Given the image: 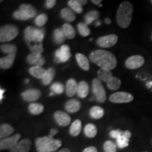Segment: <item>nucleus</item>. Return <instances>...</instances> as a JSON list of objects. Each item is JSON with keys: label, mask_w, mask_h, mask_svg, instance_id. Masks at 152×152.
<instances>
[{"label": "nucleus", "mask_w": 152, "mask_h": 152, "mask_svg": "<svg viewBox=\"0 0 152 152\" xmlns=\"http://www.w3.org/2000/svg\"><path fill=\"white\" fill-rule=\"evenodd\" d=\"M118 40V37L116 35H109L102 36L96 39V45L102 48H110L113 47Z\"/></svg>", "instance_id": "9d476101"}, {"label": "nucleus", "mask_w": 152, "mask_h": 152, "mask_svg": "<svg viewBox=\"0 0 152 152\" xmlns=\"http://www.w3.org/2000/svg\"><path fill=\"white\" fill-rule=\"evenodd\" d=\"M58 131L56 128H52L50 130V131H49V135L54 137V136L56 135L57 133H58Z\"/></svg>", "instance_id": "49530a36"}, {"label": "nucleus", "mask_w": 152, "mask_h": 152, "mask_svg": "<svg viewBox=\"0 0 152 152\" xmlns=\"http://www.w3.org/2000/svg\"><path fill=\"white\" fill-rule=\"evenodd\" d=\"M82 130V122L80 120L77 119L71 123L69 129L70 134L73 137H77L79 135Z\"/></svg>", "instance_id": "bb28decb"}, {"label": "nucleus", "mask_w": 152, "mask_h": 152, "mask_svg": "<svg viewBox=\"0 0 152 152\" xmlns=\"http://www.w3.org/2000/svg\"><path fill=\"white\" fill-rule=\"evenodd\" d=\"M75 59L77 64H78L79 67L83 69V71H87L90 70V59L85 56V54H81V53H77L75 54Z\"/></svg>", "instance_id": "a211bd4d"}, {"label": "nucleus", "mask_w": 152, "mask_h": 152, "mask_svg": "<svg viewBox=\"0 0 152 152\" xmlns=\"http://www.w3.org/2000/svg\"><path fill=\"white\" fill-rule=\"evenodd\" d=\"M83 152H98V150L94 146H90V147L85 148Z\"/></svg>", "instance_id": "a18cd8bd"}, {"label": "nucleus", "mask_w": 152, "mask_h": 152, "mask_svg": "<svg viewBox=\"0 0 152 152\" xmlns=\"http://www.w3.org/2000/svg\"><path fill=\"white\" fill-rule=\"evenodd\" d=\"M78 2L82 6H83V5L86 4L87 3V0H78Z\"/></svg>", "instance_id": "3c124183"}, {"label": "nucleus", "mask_w": 152, "mask_h": 152, "mask_svg": "<svg viewBox=\"0 0 152 152\" xmlns=\"http://www.w3.org/2000/svg\"><path fill=\"white\" fill-rule=\"evenodd\" d=\"M121 85V81L116 77H112L109 81L106 83V86L109 90L112 91H116L118 90Z\"/></svg>", "instance_id": "f704fd0d"}, {"label": "nucleus", "mask_w": 152, "mask_h": 152, "mask_svg": "<svg viewBox=\"0 0 152 152\" xmlns=\"http://www.w3.org/2000/svg\"><path fill=\"white\" fill-rule=\"evenodd\" d=\"M44 110H45V107L40 103H36V102L30 103L29 106H28V111L32 115H37L42 113Z\"/></svg>", "instance_id": "cd10ccee"}, {"label": "nucleus", "mask_w": 152, "mask_h": 152, "mask_svg": "<svg viewBox=\"0 0 152 152\" xmlns=\"http://www.w3.org/2000/svg\"><path fill=\"white\" fill-rule=\"evenodd\" d=\"M55 75H56V71L54 68L51 67L49 69H47L46 75H45V77L42 80V84L44 85H48L50 83H52L55 77Z\"/></svg>", "instance_id": "473e14b6"}, {"label": "nucleus", "mask_w": 152, "mask_h": 152, "mask_svg": "<svg viewBox=\"0 0 152 152\" xmlns=\"http://www.w3.org/2000/svg\"><path fill=\"white\" fill-rule=\"evenodd\" d=\"M62 142L51 135L39 137L35 140L37 152H56L61 147Z\"/></svg>", "instance_id": "f03ea898"}, {"label": "nucleus", "mask_w": 152, "mask_h": 152, "mask_svg": "<svg viewBox=\"0 0 152 152\" xmlns=\"http://www.w3.org/2000/svg\"><path fill=\"white\" fill-rule=\"evenodd\" d=\"M56 152H71V150H70L69 149H68V148H64V149L58 150V151Z\"/></svg>", "instance_id": "09e8293b"}, {"label": "nucleus", "mask_w": 152, "mask_h": 152, "mask_svg": "<svg viewBox=\"0 0 152 152\" xmlns=\"http://www.w3.org/2000/svg\"><path fill=\"white\" fill-rule=\"evenodd\" d=\"M92 90L97 102L104 103L106 99V92L102 82L97 77L93 79L92 83Z\"/></svg>", "instance_id": "423d86ee"}, {"label": "nucleus", "mask_w": 152, "mask_h": 152, "mask_svg": "<svg viewBox=\"0 0 152 152\" xmlns=\"http://www.w3.org/2000/svg\"><path fill=\"white\" fill-rule=\"evenodd\" d=\"M56 2L57 1L56 0H47V1H45V7H46L47 9H51L56 5Z\"/></svg>", "instance_id": "c03bdc74"}, {"label": "nucleus", "mask_w": 152, "mask_h": 152, "mask_svg": "<svg viewBox=\"0 0 152 152\" xmlns=\"http://www.w3.org/2000/svg\"><path fill=\"white\" fill-rule=\"evenodd\" d=\"M31 53H35V54H42L44 52L43 44L42 43H37L34 44L33 45L29 46Z\"/></svg>", "instance_id": "79ce46f5"}, {"label": "nucleus", "mask_w": 152, "mask_h": 152, "mask_svg": "<svg viewBox=\"0 0 152 152\" xmlns=\"http://www.w3.org/2000/svg\"><path fill=\"white\" fill-rule=\"evenodd\" d=\"M13 16H14V18H16V20H28L30 19L27 16H26V15H25L19 9H18V10L14 11V14H13Z\"/></svg>", "instance_id": "37998d69"}, {"label": "nucleus", "mask_w": 152, "mask_h": 152, "mask_svg": "<svg viewBox=\"0 0 152 152\" xmlns=\"http://www.w3.org/2000/svg\"><path fill=\"white\" fill-rule=\"evenodd\" d=\"M78 83L74 78H70L66 82V93L68 97H72L75 94H77Z\"/></svg>", "instance_id": "6ab92c4d"}, {"label": "nucleus", "mask_w": 152, "mask_h": 152, "mask_svg": "<svg viewBox=\"0 0 152 152\" xmlns=\"http://www.w3.org/2000/svg\"><path fill=\"white\" fill-rule=\"evenodd\" d=\"M104 21H105V23L107 25H109V24H111V18H105V20H104Z\"/></svg>", "instance_id": "603ef678"}, {"label": "nucleus", "mask_w": 152, "mask_h": 152, "mask_svg": "<svg viewBox=\"0 0 152 152\" xmlns=\"http://www.w3.org/2000/svg\"><path fill=\"white\" fill-rule=\"evenodd\" d=\"M60 16L64 20L68 23L73 22L76 19L75 12L69 7H64L60 11Z\"/></svg>", "instance_id": "aec40b11"}, {"label": "nucleus", "mask_w": 152, "mask_h": 152, "mask_svg": "<svg viewBox=\"0 0 152 152\" xmlns=\"http://www.w3.org/2000/svg\"><path fill=\"white\" fill-rule=\"evenodd\" d=\"M19 9L30 19L37 16V9L33 5L29 4H23L20 6Z\"/></svg>", "instance_id": "4be33fe9"}, {"label": "nucleus", "mask_w": 152, "mask_h": 152, "mask_svg": "<svg viewBox=\"0 0 152 152\" xmlns=\"http://www.w3.org/2000/svg\"><path fill=\"white\" fill-rule=\"evenodd\" d=\"M66 35L62 28H56L53 32V40L57 45L62 44L66 40Z\"/></svg>", "instance_id": "a878e982"}, {"label": "nucleus", "mask_w": 152, "mask_h": 152, "mask_svg": "<svg viewBox=\"0 0 152 152\" xmlns=\"http://www.w3.org/2000/svg\"><path fill=\"white\" fill-rule=\"evenodd\" d=\"M16 53L7 54V56L0 58V68L1 69L7 70L12 67L13 64L15 61Z\"/></svg>", "instance_id": "f3484780"}, {"label": "nucleus", "mask_w": 152, "mask_h": 152, "mask_svg": "<svg viewBox=\"0 0 152 152\" xmlns=\"http://www.w3.org/2000/svg\"><path fill=\"white\" fill-rule=\"evenodd\" d=\"M71 57V48L67 45H63L55 52L54 62L56 64L65 63Z\"/></svg>", "instance_id": "0eeeda50"}, {"label": "nucleus", "mask_w": 152, "mask_h": 152, "mask_svg": "<svg viewBox=\"0 0 152 152\" xmlns=\"http://www.w3.org/2000/svg\"><path fill=\"white\" fill-rule=\"evenodd\" d=\"M69 8H71L73 11L77 14H82L83 11V6L78 2V0H69L68 1Z\"/></svg>", "instance_id": "4c0bfd02"}, {"label": "nucleus", "mask_w": 152, "mask_h": 152, "mask_svg": "<svg viewBox=\"0 0 152 152\" xmlns=\"http://www.w3.org/2000/svg\"><path fill=\"white\" fill-rule=\"evenodd\" d=\"M112 77H113V74L111 71H109V70L100 68L97 72V78L101 82L107 83Z\"/></svg>", "instance_id": "c756f323"}, {"label": "nucleus", "mask_w": 152, "mask_h": 152, "mask_svg": "<svg viewBox=\"0 0 152 152\" xmlns=\"http://www.w3.org/2000/svg\"><path fill=\"white\" fill-rule=\"evenodd\" d=\"M89 59L93 64L99 66L100 68L111 71L116 67L117 58L113 53L104 49H96L92 52Z\"/></svg>", "instance_id": "f257e3e1"}, {"label": "nucleus", "mask_w": 152, "mask_h": 152, "mask_svg": "<svg viewBox=\"0 0 152 152\" xmlns=\"http://www.w3.org/2000/svg\"><path fill=\"white\" fill-rule=\"evenodd\" d=\"M48 20V16L46 14H40L37 15L35 19V23L37 27L42 28L47 23Z\"/></svg>", "instance_id": "ea45409f"}, {"label": "nucleus", "mask_w": 152, "mask_h": 152, "mask_svg": "<svg viewBox=\"0 0 152 152\" xmlns=\"http://www.w3.org/2000/svg\"><path fill=\"white\" fill-rule=\"evenodd\" d=\"M18 28L12 24H6L0 28V42H8L12 41L18 35Z\"/></svg>", "instance_id": "39448f33"}, {"label": "nucleus", "mask_w": 152, "mask_h": 152, "mask_svg": "<svg viewBox=\"0 0 152 152\" xmlns=\"http://www.w3.org/2000/svg\"><path fill=\"white\" fill-rule=\"evenodd\" d=\"M4 92H5L4 89L1 88V90H0V99H1V101L2 100V99L4 98Z\"/></svg>", "instance_id": "de8ad7c7"}, {"label": "nucleus", "mask_w": 152, "mask_h": 152, "mask_svg": "<svg viewBox=\"0 0 152 152\" xmlns=\"http://www.w3.org/2000/svg\"><path fill=\"white\" fill-rule=\"evenodd\" d=\"M104 150L105 152H117V145L111 140H107L104 144Z\"/></svg>", "instance_id": "a19ab883"}, {"label": "nucleus", "mask_w": 152, "mask_h": 152, "mask_svg": "<svg viewBox=\"0 0 152 152\" xmlns=\"http://www.w3.org/2000/svg\"><path fill=\"white\" fill-rule=\"evenodd\" d=\"M54 118L56 123L61 127H66L71 123V118L66 112L56 111L54 113Z\"/></svg>", "instance_id": "ddd939ff"}, {"label": "nucleus", "mask_w": 152, "mask_h": 152, "mask_svg": "<svg viewBox=\"0 0 152 152\" xmlns=\"http://www.w3.org/2000/svg\"><path fill=\"white\" fill-rule=\"evenodd\" d=\"M145 60L141 55H133L125 61V66L129 69H137L142 67L144 64Z\"/></svg>", "instance_id": "9b49d317"}, {"label": "nucleus", "mask_w": 152, "mask_h": 152, "mask_svg": "<svg viewBox=\"0 0 152 152\" xmlns=\"http://www.w3.org/2000/svg\"><path fill=\"white\" fill-rule=\"evenodd\" d=\"M151 40H152V34H151Z\"/></svg>", "instance_id": "13d9d810"}, {"label": "nucleus", "mask_w": 152, "mask_h": 152, "mask_svg": "<svg viewBox=\"0 0 152 152\" xmlns=\"http://www.w3.org/2000/svg\"><path fill=\"white\" fill-rule=\"evenodd\" d=\"M89 92H90V86L88 83L85 80L80 82L77 87V96L81 99H85L87 96Z\"/></svg>", "instance_id": "b1692460"}, {"label": "nucleus", "mask_w": 152, "mask_h": 152, "mask_svg": "<svg viewBox=\"0 0 152 152\" xmlns=\"http://www.w3.org/2000/svg\"><path fill=\"white\" fill-rule=\"evenodd\" d=\"M47 71L41 66H31L29 68V73L35 78L42 80L46 75Z\"/></svg>", "instance_id": "5701e85b"}, {"label": "nucleus", "mask_w": 152, "mask_h": 152, "mask_svg": "<svg viewBox=\"0 0 152 152\" xmlns=\"http://www.w3.org/2000/svg\"><path fill=\"white\" fill-rule=\"evenodd\" d=\"M26 61L28 64L33 66H42L45 65L46 61L45 58L40 54H35V53H30L26 58Z\"/></svg>", "instance_id": "2eb2a0df"}, {"label": "nucleus", "mask_w": 152, "mask_h": 152, "mask_svg": "<svg viewBox=\"0 0 152 152\" xmlns=\"http://www.w3.org/2000/svg\"><path fill=\"white\" fill-rule=\"evenodd\" d=\"M102 0H92V2L96 5H99V4H100V3L102 2Z\"/></svg>", "instance_id": "8fccbe9b"}, {"label": "nucleus", "mask_w": 152, "mask_h": 152, "mask_svg": "<svg viewBox=\"0 0 152 152\" xmlns=\"http://www.w3.org/2000/svg\"><path fill=\"white\" fill-rule=\"evenodd\" d=\"M133 6L130 1H123L120 4L116 14V21L122 28L129 27L132 20Z\"/></svg>", "instance_id": "7ed1b4c3"}, {"label": "nucleus", "mask_w": 152, "mask_h": 152, "mask_svg": "<svg viewBox=\"0 0 152 152\" xmlns=\"http://www.w3.org/2000/svg\"><path fill=\"white\" fill-rule=\"evenodd\" d=\"M147 85L148 88H150V87H151V85H152V82H149V83H148Z\"/></svg>", "instance_id": "5fc2aeb1"}, {"label": "nucleus", "mask_w": 152, "mask_h": 152, "mask_svg": "<svg viewBox=\"0 0 152 152\" xmlns=\"http://www.w3.org/2000/svg\"><path fill=\"white\" fill-rule=\"evenodd\" d=\"M62 29L64 30V33H65L66 37L68 38V39H73L75 37V30L73 28V26L68 23H66L63 25Z\"/></svg>", "instance_id": "72a5a7b5"}, {"label": "nucleus", "mask_w": 152, "mask_h": 152, "mask_svg": "<svg viewBox=\"0 0 152 152\" xmlns=\"http://www.w3.org/2000/svg\"><path fill=\"white\" fill-rule=\"evenodd\" d=\"M14 132V128L11 125L3 123L0 125V138L4 139L10 137Z\"/></svg>", "instance_id": "393cba45"}, {"label": "nucleus", "mask_w": 152, "mask_h": 152, "mask_svg": "<svg viewBox=\"0 0 152 152\" xmlns=\"http://www.w3.org/2000/svg\"><path fill=\"white\" fill-rule=\"evenodd\" d=\"M32 147V142L29 138H26L20 140L10 152H29Z\"/></svg>", "instance_id": "dca6fc26"}, {"label": "nucleus", "mask_w": 152, "mask_h": 152, "mask_svg": "<svg viewBox=\"0 0 152 152\" xmlns=\"http://www.w3.org/2000/svg\"><path fill=\"white\" fill-rule=\"evenodd\" d=\"M1 51L5 54H10L16 53L17 52V47L16 45L14 44H2L0 47Z\"/></svg>", "instance_id": "e433bc0d"}, {"label": "nucleus", "mask_w": 152, "mask_h": 152, "mask_svg": "<svg viewBox=\"0 0 152 152\" xmlns=\"http://www.w3.org/2000/svg\"><path fill=\"white\" fill-rule=\"evenodd\" d=\"M20 137H21V134L16 133L9 137L1 139L0 140V149L11 150L20 142Z\"/></svg>", "instance_id": "6e6552de"}, {"label": "nucleus", "mask_w": 152, "mask_h": 152, "mask_svg": "<svg viewBox=\"0 0 152 152\" xmlns=\"http://www.w3.org/2000/svg\"><path fill=\"white\" fill-rule=\"evenodd\" d=\"M28 82H29V80H28V79L26 80V83H28Z\"/></svg>", "instance_id": "4d7b16f0"}, {"label": "nucleus", "mask_w": 152, "mask_h": 152, "mask_svg": "<svg viewBox=\"0 0 152 152\" xmlns=\"http://www.w3.org/2000/svg\"><path fill=\"white\" fill-rule=\"evenodd\" d=\"M50 89L53 93L56 94H61L65 90L64 85L60 82H55V83H52L50 87Z\"/></svg>", "instance_id": "58836bf2"}, {"label": "nucleus", "mask_w": 152, "mask_h": 152, "mask_svg": "<svg viewBox=\"0 0 152 152\" xmlns=\"http://www.w3.org/2000/svg\"><path fill=\"white\" fill-rule=\"evenodd\" d=\"M104 110L103 108L99 106H94L90 110V115L94 119H100L104 115Z\"/></svg>", "instance_id": "c85d7f7f"}, {"label": "nucleus", "mask_w": 152, "mask_h": 152, "mask_svg": "<svg viewBox=\"0 0 152 152\" xmlns=\"http://www.w3.org/2000/svg\"><path fill=\"white\" fill-rule=\"evenodd\" d=\"M131 136H132V134H131L130 131L121 130L118 137L116 139L117 147L120 149H124V148L128 147Z\"/></svg>", "instance_id": "4468645a"}, {"label": "nucleus", "mask_w": 152, "mask_h": 152, "mask_svg": "<svg viewBox=\"0 0 152 152\" xmlns=\"http://www.w3.org/2000/svg\"><path fill=\"white\" fill-rule=\"evenodd\" d=\"M81 104L79 100L76 99H71L66 102L65 104V109L69 113H76L80 109Z\"/></svg>", "instance_id": "412c9836"}, {"label": "nucleus", "mask_w": 152, "mask_h": 152, "mask_svg": "<svg viewBox=\"0 0 152 152\" xmlns=\"http://www.w3.org/2000/svg\"><path fill=\"white\" fill-rule=\"evenodd\" d=\"M77 30H78L80 35L82 37H87L90 35L91 31L90 29L88 27V25H87L85 23L81 22L79 23L77 26Z\"/></svg>", "instance_id": "c9c22d12"}, {"label": "nucleus", "mask_w": 152, "mask_h": 152, "mask_svg": "<svg viewBox=\"0 0 152 152\" xmlns=\"http://www.w3.org/2000/svg\"><path fill=\"white\" fill-rule=\"evenodd\" d=\"M100 16L99 12L97 10H91L87 13L85 16V23L87 25H90L92 23L93 21L97 20Z\"/></svg>", "instance_id": "2f4dec72"}, {"label": "nucleus", "mask_w": 152, "mask_h": 152, "mask_svg": "<svg viewBox=\"0 0 152 152\" xmlns=\"http://www.w3.org/2000/svg\"><path fill=\"white\" fill-rule=\"evenodd\" d=\"M151 3H152V0H151Z\"/></svg>", "instance_id": "bf43d9fd"}, {"label": "nucleus", "mask_w": 152, "mask_h": 152, "mask_svg": "<svg viewBox=\"0 0 152 152\" xmlns=\"http://www.w3.org/2000/svg\"><path fill=\"white\" fill-rule=\"evenodd\" d=\"M133 99H134L133 95L126 92H117L112 94L109 96L110 102L115 104L129 103Z\"/></svg>", "instance_id": "1a4fd4ad"}, {"label": "nucleus", "mask_w": 152, "mask_h": 152, "mask_svg": "<svg viewBox=\"0 0 152 152\" xmlns=\"http://www.w3.org/2000/svg\"><path fill=\"white\" fill-rule=\"evenodd\" d=\"M54 93H53V92H52L50 93V94H49V96H52V95H54Z\"/></svg>", "instance_id": "6e6d98bb"}, {"label": "nucleus", "mask_w": 152, "mask_h": 152, "mask_svg": "<svg viewBox=\"0 0 152 152\" xmlns=\"http://www.w3.org/2000/svg\"><path fill=\"white\" fill-rule=\"evenodd\" d=\"M45 35V30L42 28H37L33 26H28L24 30L25 40L28 46L34 44L42 43Z\"/></svg>", "instance_id": "20e7f679"}, {"label": "nucleus", "mask_w": 152, "mask_h": 152, "mask_svg": "<svg viewBox=\"0 0 152 152\" xmlns=\"http://www.w3.org/2000/svg\"><path fill=\"white\" fill-rule=\"evenodd\" d=\"M84 133L85 136L88 138H94L97 134V128H96V125L93 123H88L85 125Z\"/></svg>", "instance_id": "7c9ffc66"}, {"label": "nucleus", "mask_w": 152, "mask_h": 152, "mask_svg": "<svg viewBox=\"0 0 152 152\" xmlns=\"http://www.w3.org/2000/svg\"><path fill=\"white\" fill-rule=\"evenodd\" d=\"M101 26V22L99 20H96V23H95V26Z\"/></svg>", "instance_id": "864d4df0"}, {"label": "nucleus", "mask_w": 152, "mask_h": 152, "mask_svg": "<svg viewBox=\"0 0 152 152\" xmlns=\"http://www.w3.org/2000/svg\"><path fill=\"white\" fill-rule=\"evenodd\" d=\"M41 91L36 88L29 89L21 93L23 99L26 102H31V103H34V102L39 99L41 97Z\"/></svg>", "instance_id": "f8f14e48"}]
</instances>
